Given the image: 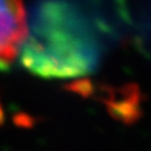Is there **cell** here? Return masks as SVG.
Here are the masks:
<instances>
[{
    "label": "cell",
    "mask_w": 151,
    "mask_h": 151,
    "mask_svg": "<svg viewBox=\"0 0 151 151\" xmlns=\"http://www.w3.org/2000/svg\"><path fill=\"white\" fill-rule=\"evenodd\" d=\"M103 50L101 22L81 0H35L19 60L38 77L70 79L94 72Z\"/></svg>",
    "instance_id": "6da1fadb"
},
{
    "label": "cell",
    "mask_w": 151,
    "mask_h": 151,
    "mask_svg": "<svg viewBox=\"0 0 151 151\" xmlns=\"http://www.w3.org/2000/svg\"><path fill=\"white\" fill-rule=\"evenodd\" d=\"M28 14L22 0H0V69L5 70L19 54L27 35Z\"/></svg>",
    "instance_id": "7a4b0ae2"
}]
</instances>
